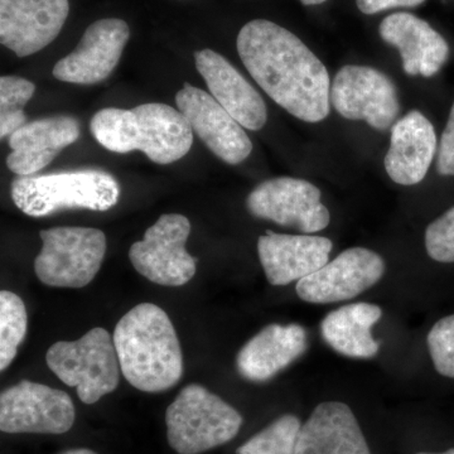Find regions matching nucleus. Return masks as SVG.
<instances>
[{
  "label": "nucleus",
  "instance_id": "obj_1",
  "mask_svg": "<svg viewBox=\"0 0 454 454\" xmlns=\"http://www.w3.org/2000/svg\"><path fill=\"white\" fill-rule=\"evenodd\" d=\"M239 56L260 88L295 118L325 121L330 114L327 68L291 31L267 20H254L239 32Z\"/></svg>",
  "mask_w": 454,
  "mask_h": 454
},
{
  "label": "nucleus",
  "instance_id": "obj_2",
  "mask_svg": "<svg viewBox=\"0 0 454 454\" xmlns=\"http://www.w3.org/2000/svg\"><path fill=\"white\" fill-rule=\"evenodd\" d=\"M114 345L124 378L145 393L175 387L184 373V356L175 327L160 307L142 303L121 317Z\"/></svg>",
  "mask_w": 454,
  "mask_h": 454
},
{
  "label": "nucleus",
  "instance_id": "obj_3",
  "mask_svg": "<svg viewBox=\"0 0 454 454\" xmlns=\"http://www.w3.org/2000/svg\"><path fill=\"white\" fill-rule=\"evenodd\" d=\"M90 130L107 151H140L157 164L177 162L193 145V130L186 116L160 103L143 104L129 110H100L92 116Z\"/></svg>",
  "mask_w": 454,
  "mask_h": 454
},
{
  "label": "nucleus",
  "instance_id": "obj_4",
  "mask_svg": "<svg viewBox=\"0 0 454 454\" xmlns=\"http://www.w3.org/2000/svg\"><path fill=\"white\" fill-rule=\"evenodd\" d=\"M121 188L112 175L97 169L46 176H18L12 182V200L32 217L61 210L107 211L118 203Z\"/></svg>",
  "mask_w": 454,
  "mask_h": 454
},
{
  "label": "nucleus",
  "instance_id": "obj_5",
  "mask_svg": "<svg viewBox=\"0 0 454 454\" xmlns=\"http://www.w3.org/2000/svg\"><path fill=\"white\" fill-rule=\"evenodd\" d=\"M167 439L178 454H201L232 441L243 417L199 384L184 387L166 411Z\"/></svg>",
  "mask_w": 454,
  "mask_h": 454
},
{
  "label": "nucleus",
  "instance_id": "obj_6",
  "mask_svg": "<svg viewBox=\"0 0 454 454\" xmlns=\"http://www.w3.org/2000/svg\"><path fill=\"white\" fill-rule=\"evenodd\" d=\"M47 366L68 387H76L83 404H95L119 385L121 364L112 334L92 328L74 342L53 343L46 354Z\"/></svg>",
  "mask_w": 454,
  "mask_h": 454
},
{
  "label": "nucleus",
  "instance_id": "obj_7",
  "mask_svg": "<svg viewBox=\"0 0 454 454\" xmlns=\"http://www.w3.org/2000/svg\"><path fill=\"white\" fill-rule=\"evenodd\" d=\"M41 253L35 260V276L55 288H82L92 282L106 254V238L91 227L42 230Z\"/></svg>",
  "mask_w": 454,
  "mask_h": 454
},
{
  "label": "nucleus",
  "instance_id": "obj_8",
  "mask_svg": "<svg viewBox=\"0 0 454 454\" xmlns=\"http://www.w3.org/2000/svg\"><path fill=\"white\" fill-rule=\"evenodd\" d=\"M190 232V220L184 215H162L146 230L143 240L131 245V264L158 286H184L196 274L197 260L186 250Z\"/></svg>",
  "mask_w": 454,
  "mask_h": 454
},
{
  "label": "nucleus",
  "instance_id": "obj_9",
  "mask_svg": "<svg viewBox=\"0 0 454 454\" xmlns=\"http://www.w3.org/2000/svg\"><path fill=\"white\" fill-rule=\"evenodd\" d=\"M74 419L70 395L47 385L23 380L0 395V430L8 434H65Z\"/></svg>",
  "mask_w": 454,
  "mask_h": 454
},
{
  "label": "nucleus",
  "instance_id": "obj_10",
  "mask_svg": "<svg viewBox=\"0 0 454 454\" xmlns=\"http://www.w3.org/2000/svg\"><path fill=\"white\" fill-rule=\"evenodd\" d=\"M331 101L343 118L366 121L376 130L389 129L400 113L395 83L369 66H343L331 85Z\"/></svg>",
  "mask_w": 454,
  "mask_h": 454
},
{
  "label": "nucleus",
  "instance_id": "obj_11",
  "mask_svg": "<svg viewBox=\"0 0 454 454\" xmlns=\"http://www.w3.org/2000/svg\"><path fill=\"white\" fill-rule=\"evenodd\" d=\"M321 197L319 188L306 179L277 177L254 188L247 207L258 219L313 234L330 225V211Z\"/></svg>",
  "mask_w": 454,
  "mask_h": 454
},
{
  "label": "nucleus",
  "instance_id": "obj_12",
  "mask_svg": "<svg viewBox=\"0 0 454 454\" xmlns=\"http://www.w3.org/2000/svg\"><path fill=\"white\" fill-rule=\"evenodd\" d=\"M384 273L385 262L379 254L365 247H351L300 280L295 291L309 303H337L363 294L380 282Z\"/></svg>",
  "mask_w": 454,
  "mask_h": 454
},
{
  "label": "nucleus",
  "instance_id": "obj_13",
  "mask_svg": "<svg viewBox=\"0 0 454 454\" xmlns=\"http://www.w3.org/2000/svg\"><path fill=\"white\" fill-rule=\"evenodd\" d=\"M129 37V26L124 20H97L88 27L76 49L57 62L53 76L59 82L77 85L104 82L121 61Z\"/></svg>",
  "mask_w": 454,
  "mask_h": 454
},
{
  "label": "nucleus",
  "instance_id": "obj_14",
  "mask_svg": "<svg viewBox=\"0 0 454 454\" xmlns=\"http://www.w3.org/2000/svg\"><path fill=\"white\" fill-rule=\"evenodd\" d=\"M176 104L199 138L223 162L236 166L252 154L253 143L244 128L211 94L186 82Z\"/></svg>",
  "mask_w": 454,
  "mask_h": 454
},
{
  "label": "nucleus",
  "instance_id": "obj_15",
  "mask_svg": "<svg viewBox=\"0 0 454 454\" xmlns=\"http://www.w3.org/2000/svg\"><path fill=\"white\" fill-rule=\"evenodd\" d=\"M70 12L68 0H0V42L18 57L56 40Z\"/></svg>",
  "mask_w": 454,
  "mask_h": 454
},
{
  "label": "nucleus",
  "instance_id": "obj_16",
  "mask_svg": "<svg viewBox=\"0 0 454 454\" xmlns=\"http://www.w3.org/2000/svg\"><path fill=\"white\" fill-rule=\"evenodd\" d=\"M333 244L324 236L277 234L260 236V262L271 286H288L324 268L330 260Z\"/></svg>",
  "mask_w": 454,
  "mask_h": 454
},
{
  "label": "nucleus",
  "instance_id": "obj_17",
  "mask_svg": "<svg viewBox=\"0 0 454 454\" xmlns=\"http://www.w3.org/2000/svg\"><path fill=\"white\" fill-rule=\"evenodd\" d=\"M197 71L215 100L245 129L260 130L268 121L262 95L225 57L215 51H196Z\"/></svg>",
  "mask_w": 454,
  "mask_h": 454
},
{
  "label": "nucleus",
  "instance_id": "obj_18",
  "mask_svg": "<svg viewBox=\"0 0 454 454\" xmlns=\"http://www.w3.org/2000/svg\"><path fill=\"white\" fill-rule=\"evenodd\" d=\"M382 41L396 47L409 76L433 77L446 64L450 46L422 18L406 12L390 14L379 27Z\"/></svg>",
  "mask_w": 454,
  "mask_h": 454
},
{
  "label": "nucleus",
  "instance_id": "obj_19",
  "mask_svg": "<svg viewBox=\"0 0 454 454\" xmlns=\"http://www.w3.org/2000/svg\"><path fill=\"white\" fill-rule=\"evenodd\" d=\"M79 137L80 124L74 116H49L27 122L9 137L8 168L17 176H33L46 168Z\"/></svg>",
  "mask_w": 454,
  "mask_h": 454
},
{
  "label": "nucleus",
  "instance_id": "obj_20",
  "mask_svg": "<svg viewBox=\"0 0 454 454\" xmlns=\"http://www.w3.org/2000/svg\"><path fill=\"white\" fill-rule=\"evenodd\" d=\"M437 152V134L432 122L422 113L411 110L391 128L385 169L395 184L414 186L426 178Z\"/></svg>",
  "mask_w": 454,
  "mask_h": 454
},
{
  "label": "nucleus",
  "instance_id": "obj_21",
  "mask_svg": "<svg viewBox=\"0 0 454 454\" xmlns=\"http://www.w3.org/2000/svg\"><path fill=\"white\" fill-rule=\"evenodd\" d=\"M309 348L307 333L300 325H269L247 340L236 356V369L247 380H270Z\"/></svg>",
  "mask_w": 454,
  "mask_h": 454
},
{
  "label": "nucleus",
  "instance_id": "obj_22",
  "mask_svg": "<svg viewBox=\"0 0 454 454\" xmlns=\"http://www.w3.org/2000/svg\"><path fill=\"white\" fill-rule=\"evenodd\" d=\"M295 454H372L355 414L345 403L317 405L301 424Z\"/></svg>",
  "mask_w": 454,
  "mask_h": 454
},
{
  "label": "nucleus",
  "instance_id": "obj_23",
  "mask_svg": "<svg viewBox=\"0 0 454 454\" xmlns=\"http://www.w3.org/2000/svg\"><path fill=\"white\" fill-rule=\"evenodd\" d=\"M381 317L382 309L376 304L364 301L348 304L325 317L321 324L322 337L343 356L375 357L380 343L373 340L372 330Z\"/></svg>",
  "mask_w": 454,
  "mask_h": 454
},
{
  "label": "nucleus",
  "instance_id": "obj_24",
  "mask_svg": "<svg viewBox=\"0 0 454 454\" xmlns=\"http://www.w3.org/2000/svg\"><path fill=\"white\" fill-rule=\"evenodd\" d=\"M27 334V310L16 293L0 292V370L5 372L17 356Z\"/></svg>",
  "mask_w": 454,
  "mask_h": 454
},
{
  "label": "nucleus",
  "instance_id": "obj_25",
  "mask_svg": "<svg viewBox=\"0 0 454 454\" xmlns=\"http://www.w3.org/2000/svg\"><path fill=\"white\" fill-rule=\"evenodd\" d=\"M35 83L18 76L0 79V138L11 137L27 124L25 107L35 95Z\"/></svg>",
  "mask_w": 454,
  "mask_h": 454
},
{
  "label": "nucleus",
  "instance_id": "obj_26",
  "mask_svg": "<svg viewBox=\"0 0 454 454\" xmlns=\"http://www.w3.org/2000/svg\"><path fill=\"white\" fill-rule=\"evenodd\" d=\"M301 427L295 415H283L239 448L238 454H295Z\"/></svg>",
  "mask_w": 454,
  "mask_h": 454
},
{
  "label": "nucleus",
  "instance_id": "obj_27",
  "mask_svg": "<svg viewBox=\"0 0 454 454\" xmlns=\"http://www.w3.org/2000/svg\"><path fill=\"white\" fill-rule=\"evenodd\" d=\"M430 357L442 376L454 379V315L444 317L428 333Z\"/></svg>",
  "mask_w": 454,
  "mask_h": 454
},
{
  "label": "nucleus",
  "instance_id": "obj_28",
  "mask_svg": "<svg viewBox=\"0 0 454 454\" xmlns=\"http://www.w3.org/2000/svg\"><path fill=\"white\" fill-rule=\"evenodd\" d=\"M426 247L435 262H454V207L427 227Z\"/></svg>",
  "mask_w": 454,
  "mask_h": 454
},
{
  "label": "nucleus",
  "instance_id": "obj_29",
  "mask_svg": "<svg viewBox=\"0 0 454 454\" xmlns=\"http://www.w3.org/2000/svg\"><path fill=\"white\" fill-rule=\"evenodd\" d=\"M437 172L441 176H454V103L446 128L442 134L437 152Z\"/></svg>",
  "mask_w": 454,
  "mask_h": 454
},
{
  "label": "nucleus",
  "instance_id": "obj_30",
  "mask_svg": "<svg viewBox=\"0 0 454 454\" xmlns=\"http://www.w3.org/2000/svg\"><path fill=\"white\" fill-rule=\"evenodd\" d=\"M426 0H356L357 8L364 14L381 13L394 8H414Z\"/></svg>",
  "mask_w": 454,
  "mask_h": 454
},
{
  "label": "nucleus",
  "instance_id": "obj_31",
  "mask_svg": "<svg viewBox=\"0 0 454 454\" xmlns=\"http://www.w3.org/2000/svg\"><path fill=\"white\" fill-rule=\"evenodd\" d=\"M59 454H98L95 450H89V448H73V450H64Z\"/></svg>",
  "mask_w": 454,
  "mask_h": 454
},
{
  "label": "nucleus",
  "instance_id": "obj_32",
  "mask_svg": "<svg viewBox=\"0 0 454 454\" xmlns=\"http://www.w3.org/2000/svg\"><path fill=\"white\" fill-rule=\"evenodd\" d=\"M300 2L304 5H319L324 4L327 0H300Z\"/></svg>",
  "mask_w": 454,
  "mask_h": 454
},
{
  "label": "nucleus",
  "instance_id": "obj_33",
  "mask_svg": "<svg viewBox=\"0 0 454 454\" xmlns=\"http://www.w3.org/2000/svg\"><path fill=\"white\" fill-rule=\"evenodd\" d=\"M418 454H454V448L452 450H447L444 453H418Z\"/></svg>",
  "mask_w": 454,
  "mask_h": 454
}]
</instances>
